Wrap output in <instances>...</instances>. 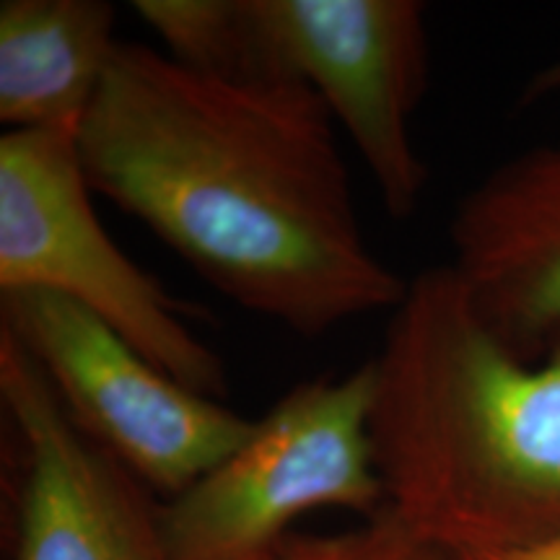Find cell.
Returning <instances> with one entry per match:
<instances>
[{
    "mask_svg": "<svg viewBox=\"0 0 560 560\" xmlns=\"http://www.w3.org/2000/svg\"><path fill=\"white\" fill-rule=\"evenodd\" d=\"M107 0L0 3V122L79 138L120 42Z\"/></svg>",
    "mask_w": 560,
    "mask_h": 560,
    "instance_id": "9",
    "label": "cell"
},
{
    "mask_svg": "<svg viewBox=\"0 0 560 560\" xmlns=\"http://www.w3.org/2000/svg\"><path fill=\"white\" fill-rule=\"evenodd\" d=\"M132 11L161 39L164 52L195 73L276 81L265 68L249 0H136Z\"/></svg>",
    "mask_w": 560,
    "mask_h": 560,
    "instance_id": "10",
    "label": "cell"
},
{
    "mask_svg": "<svg viewBox=\"0 0 560 560\" xmlns=\"http://www.w3.org/2000/svg\"><path fill=\"white\" fill-rule=\"evenodd\" d=\"M452 560H560V537L542 540L524 548H503V550H480L450 556Z\"/></svg>",
    "mask_w": 560,
    "mask_h": 560,
    "instance_id": "13",
    "label": "cell"
},
{
    "mask_svg": "<svg viewBox=\"0 0 560 560\" xmlns=\"http://www.w3.org/2000/svg\"><path fill=\"white\" fill-rule=\"evenodd\" d=\"M265 68L319 96L374 179L392 219L408 221L429 185L412 117L429 91V26L418 0H249Z\"/></svg>",
    "mask_w": 560,
    "mask_h": 560,
    "instance_id": "6",
    "label": "cell"
},
{
    "mask_svg": "<svg viewBox=\"0 0 560 560\" xmlns=\"http://www.w3.org/2000/svg\"><path fill=\"white\" fill-rule=\"evenodd\" d=\"M353 560H452L444 550L412 537L387 511H380L366 527L348 535Z\"/></svg>",
    "mask_w": 560,
    "mask_h": 560,
    "instance_id": "11",
    "label": "cell"
},
{
    "mask_svg": "<svg viewBox=\"0 0 560 560\" xmlns=\"http://www.w3.org/2000/svg\"><path fill=\"white\" fill-rule=\"evenodd\" d=\"M75 140L91 190L296 335L392 312L408 291L366 244L335 120L306 83L210 79L120 42Z\"/></svg>",
    "mask_w": 560,
    "mask_h": 560,
    "instance_id": "1",
    "label": "cell"
},
{
    "mask_svg": "<svg viewBox=\"0 0 560 560\" xmlns=\"http://www.w3.org/2000/svg\"><path fill=\"white\" fill-rule=\"evenodd\" d=\"M0 299V327L37 363L68 418L153 495L177 499L255 429L73 301L47 291Z\"/></svg>",
    "mask_w": 560,
    "mask_h": 560,
    "instance_id": "5",
    "label": "cell"
},
{
    "mask_svg": "<svg viewBox=\"0 0 560 560\" xmlns=\"http://www.w3.org/2000/svg\"><path fill=\"white\" fill-rule=\"evenodd\" d=\"M371 366L392 520L446 556L560 537V338L514 353L446 262L408 280Z\"/></svg>",
    "mask_w": 560,
    "mask_h": 560,
    "instance_id": "2",
    "label": "cell"
},
{
    "mask_svg": "<svg viewBox=\"0 0 560 560\" xmlns=\"http://www.w3.org/2000/svg\"><path fill=\"white\" fill-rule=\"evenodd\" d=\"M371 361L296 384L221 465L161 503L172 560H270L301 516L387 506L371 444Z\"/></svg>",
    "mask_w": 560,
    "mask_h": 560,
    "instance_id": "3",
    "label": "cell"
},
{
    "mask_svg": "<svg viewBox=\"0 0 560 560\" xmlns=\"http://www.w3.org/2000/svg\"><path fill=\"white\" fill-rule=\"evenodd\" d=\"M270 560H353L348 535L340 537H289Z\"/></svg>",
    "mask_w": 560,
    "mask_h": 560,
    "instance_id": "12",
    "label": "cell"
},
{
    "mask_svg": "<svg viewBox=\"0 0 560 560\" xmlns=\"http://www.w3.org/2000/svg\"><path fill=\"white\" fill-rule=\"evenodd\" d=\"M0 400L13 436L5 560H172L151 490L81 433L3 327Z\"/></svg>",
    "mask_w": 560,
    "mask_h": 560,
    "instance_id": "7",
    "label": "cell"
},
{
    "mask_svg": "<svg viewBox=\"0 0 560 560\" xmlns=\"http://www.w3.org/2000/svg\"><path fill=\"white\" fill-rule=\"evenodd\" d=\"M79 140L66 132L5 130L0 138V293L47 291L100 317L172 380L226 395L223 361L185 306L132 262L91 206Z\"/></svg>",
    "mask_w": 560,
    "mask_h": 560,
    "instance_id": "4",
    "label": "cell"
},
{
    "mask_svg": "<svg viewBox=\"0 0 560 560\" xmlns=\"http://www.w3.org/2000/svg\"><path fill=\"white\" fill-rule=\"evenodd\" d=\"M450 244V268L490 330L524 359H542L560 338V136L462 195Z\"/></svg>",
    "mask_w": 560,
    "mask_h": 560,
    "instance_id": "8",
    "label": "cell"
}]
</instances>
